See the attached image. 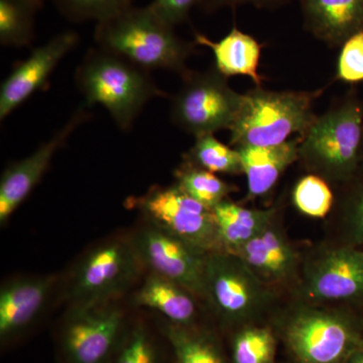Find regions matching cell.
Here are the masks:
<instances>
[{
    "mask_svg": "<svg viewBox=\"0 0 363 363\" xmlns=\"http://www.w3.org/2000/svg\"><path fill=\"white\" fill-rule=\"evenodd\" d=\"M336 79L354 84L363 81V33H357L341 47Z\"/></svg>",
    "mask_w": 363,
    "mask_h": 363,
    "instance_id": "30",
    "label": "cell"
},
{
    "mask_svg": "<svg viewBox=\"0 0 363 363\" xmlns=\"http://www.w3.org/2000/svg\"><path fill=\"white\" fill-rule=\"evenodd\" d=\"M362 161H363V147H362Z\"/></svg>",
    "mask_w": 363,
    "mask_h": 363,
    "instance_id": "35",
    "label": "cell"
},
{
    "mask_svg": "<svg viewBox=\"0 0 363 363\" xmlns=\"http://www.w3.org/2000/svg\"><path fill=\"white\" fill-rule=\"evenodd\" d=\"M276 209H250L224 200L213 208L222 252L235 253L274 218Z\"/></svg>",
    "mask_w": 363,
    "mask_h": 363,
    "instance_id": "21",
    "label": "cell"
},
{
    "mask_svg": "<svg viewBox=\"0 0 363 363\" xmlns=\"http://www.w3.org/2000/svg\"><path fill=\"white\" fill-rule=\"evenodd\" d=\"M58 278L23 276L9 279L0 289V340L6 344L28 330L42 315Z\"/></svg>",
    "mask_w": 363,
    "mask_h": 363,
    "instance_id": "15",
    "label": "cell"
},
{
    "mask_svg": "<svg viewBox=\"0 0 363 363\" xmlns=\"http://www.w3.org/2000/svg\"><path fill=\"white\" fill-rule=\"evenodd\" d=\"M162 332L169 341L177 363H227L216 339L196 326L164 324Z\"/></svg>",
    "mask_w": 363,
    "mask_h": 363,
    "instance_id": "22",
    "label": "cell"
},
{
    "mask_svg": "<svg viewBox=\"0 0 363 363\" xmlns=\"http://www.w3.org/2000/svg\"><path fill=\"white\" fill-rule=\"evenodd\" d=\"M43 0H0V43L4 47L32 44L35 21Z\"/></svg>",
    "mask_w": 363,
    "mask_h": 363,
    "instance_id": "23",
    "label": "cell"
},
{
    "mask_svg": "<svg viewBox=\"0 0 363 363\" xmlns=\"http://www.w3.org/2000/svg\"><path fill=\"white\" fill-rule=\"evenodd\" d=\"M305 292L317 302L363 300V252L343 247L324 252L308 269Z\"/></svg>",
    "mask_w": 363,
    "mask_h": 363,
    "instance_id": "14",
    "label": "cell"
},
{
    "mask_svg": "<svg viewBox=\"0 0 363 363\" xmlns=\"http://www.w3.org/2000/svg\"><path fill=\"white\" fill-rule=\"evenodd\" d=\"M305 30L330 48L363 33V0H300Z\"/></svg>",
    "mask_w": 363,
    "mask_h": 363,
    "instance_id": "16",
    "label": "cell"
},
{
    "mask_svg": "<svg viewBox=\"0 0 363 363\" xmlns=\"http://www.w3.org/2000/svg\"><path fill=\"white\" fill-rule=\"evenodd\" d=\"M130 238L143 269L175 281L196 298L206 301L207 253L145 220Z\"/></svg>",
    "mask_w": 363,
    "mask_h": 363,
    "instance_id": "11",
    "label": "cell"
},
{
    "mask_svg": "<svg viewBox=\"0 0 363 363\" xmlns=\"http://www.w3.org/2000/svg\"><path fill=\"white\" fill-rule=\"evenodd\" d=\"M316 91H271L257 86L243 94L242 104L230 130V145L269 147L303 135L316 119Z\"/></svg>",
    "mask_w": 363,
    "mask_h": 363,
    "instance_id": "4",
    "label": "cell"
},
{
    "mask_svg": "<svg viewBox=\"0 0 363 363\" xmlns=\"http://www.w3.org/2000/svg\"><path fill=\"white\" fill-rule=\"evenodd\" d=\"M126 204L140 211L145 221L203 252H222L213 209L196 201L177 183L155 186Z\"/></svg>",
    "mask_w": 363,
    "mask_h": 363,
    "instance_id": "9",
    "label": "cell"
},
{
    "mask_svg": "<svg viewBox=\"0 0 363 363\" xmlns=\"http://www.w3.org/2000/svg\"><path fill=\"white\" fill-rule=\"evenodd\" d=\"M293 202L301 213L314 218H323L333 205V193L328 182L321 177L309 174L296 184Z\"/></svg>",
    "mask_w": 363,
    "mask_h": 363,
    "instance_id": "27",
    "label": "cell"
},
{
    "mask_svg": "<svg viewBox=\"0 0 363 363\" xmlns=\"http://www.w3.org/2000/svg\"><path fill=\"white\" fill-rule=\"evenodd\" d=\"M75 79L86 106L102 105L123 131L131 130L147 102L167 96L149 71L98 47L85 55Z\"/></svg>",
    "mask_w": 363,
    "mask_h": 363,
    "instance_id": "3",
    "label": "cell"
},
{
    "mask_svg": "<svg viewBox=\"0 0 363 363\" xmlns=\"http://www.w3.org/2000/svg\"><path fill=\"white\" fill-rule=\"evenodd\" d=\"M206 301L226 325L247 323L266 309L272 300L267 284L238 255L207 253Z\"/></svg>",
    "mask_w": 363,
    "mask_h": 363,
    "instance_id": "8",
    "label": "cell"
},
{
    "mask_svg": "<svg viewBox=\"0 0 363 363\" xmlns=\"http://www.w3.org/2000/svg\"><path fill=\"white\" fill-rule=\"evenodd\" d=\"M112 363H162L159 348L147 326L128 328Z\"/></svg>",
    "mask_w": 363,
    "mask_h": 363,
    "instance_id": "28",
    "label": "cell"
},
{
    "mask_svg": "<svg viewBox=\"0 0 363 363\" xmlns=\"http://www.w3.org/2000/svg\"><path fill=\"white\" fill-rule=\"evenodd\" d=\"M143 269L130 236H114L98 243L72 269L67 286L70 308L111 304L130 290Z\"/></svg>",
    "mask_w": 363,
    "mask_h": 363,
    "instance_id": "5",
    "label": "cell"
},
{
    "mask_svg": "<svg viewBox=\"0 0 363 363\" xmlns=\"http://www.w3.org/2000/svg\"><path fill=\"white\" fill-rule=\"evenodd\" d=\"M291 0H203L202 6L207 9H221V7H236L250 4L262 9H278L289 4Z\"/></svg>",
    "mask_w": 363,
    "mask_h": 363,
    "instance_id": "33",
    "label": "cell"
},
{
    "mask_svg": "<svg viewBox=\"0 0 363 363\" xmlns=\"http://www.w3.org/2000/svg\"><path fill=\"white\" fill-rule=\"evenodd\" d=\"M281 333L298 363H345L363 347L357 325L342 313L298 310L286 320Z\"/></svg>",
    "mask_w": 363,
    "mask_h": 363,
    "instance_id": "7",
    "label": "cell"
},
{
    "mask_svg": "<svg viewBox=\"0 0 363 363\" xmlns=\"http://www.w3.org/2000/svg\"><path fill=\"white\" fill-rule=\"evenodd\" d=\"M346 183L352 185L342 202L351 240L354 245H363V178L355 175Z\"/></svg>",
    "mask_w": 363,
    "mask_h": 363,
    "instance_id": "31",
    "label": "cell"
},
{
    "mask_svg": "<svg viewBox=\"0 0 363 363\" xmlns=\"http://www.w3.org/2000/svg\"><path fill=\"white\" fill-rule=\"evenodd\" d=\"M90 118L87 106L79 107L65 125L48 142L43 143L30 156L11 162L0 179V224L4 225L9 217L25 201L33 188L39 184L50 167L56 152L65 145L67 140L81 124Z\"/></svg>",
    "mask_w": 363,
    "mask_h": 363,
    "instance_id": "12",
    "label": "cell"
},
{
    "mask_svg": "<svg viewBox=\"0 0 363 363\" xmlns=\"http://www.w3.org/2000/svg\"><path fill=\"white\" fill-rule=\"evenodd\" d=\"M128 328L121 308H70L60 335L64 363L113 362Z\"/></svg>",
    "mask_w": 363,
    "mask_h": 363,
    "instance_id": "10",
    "label": "cell"
},
{
    "mask_svg": "<svg viewBox=\"0 0 363 363\" xmlns=\"http://www.w3.org/2000/svg\"><path fill=\"white\" fill-rule=\"evenodd\" d=\"M362 147L363 104L351 91L317 116L302 135L298 161L310 174L345 184L360 169Z\"/></svg>",
    "mask_w": 363,
    "mask_h": 363,
    "instance_id": "2",
    "label": "cell"
},
{
    "mask_svg": "<svg viewBox=\"0 0 363 363\" xmlns=\"http://www.w3.org/2000/svg\"><path fill=\"white\" fill-rule=\"evenodd\" d=\"M203 0H154L150 9L167 25L176 28L188 20L191 11Z\"/></svg>",
    "mask_w": 363,
    "mask_h": 363,
    "instance_id": "32",
    "label": "cell"
},
{
    "mask_svg": "<svg viewBox=\"0 0 363 363\" xmlns=\"http://www.w3.org/2000/svg\"><path fill=\"white\" fill-rule=\"evenodd\" d=\"M97 47L130 62L143 70L162 69L183 76L196 44L181 39L150 6L123 9L97 23Z\"/></svg>",
    "mask_w": 363,
    "mask_h": 363,
    "instance_id": "1",
    "label": "cell"
},
{
    "mask_svg": "<svg viewBox=\"0 0 363 363\" xmlns=\"http://www.w3.org/2000/svg\"><path fill=\"white\" fill-rule=\"evenodd\" d=\"M195 296L175 281L147 272L133 302L162 315L169 323L179 326H196L197 306Z\"/></svg>",
    "mask_w": 363,
    "mask_h": 363,
    "instance_id": "20",
    "label": "cell"
},
{
    "mask_svg": "<svg viewBox=\"0 0 363 363\" xmlns=\"http://www.w3.org/2000/svg\"><path fill=\"white\" fill-rule=\"evenodd\" d=\"M60 11L73 21L106 20L133 6V0H54Z\"/></svg>",
    "mask_w": 363,
    "mask_h": 363,
    "instance_id": "29",
    "label": "cell"
},
{
    "mask_svg": "<svg viewBox=\"0 0 363 363\" xmlns=\"http://www.w3.org/2000/svg\"><path fill=\"white\" fill-rule=\"evenodd\" d=\"M194 42L211 50L215 68L226 78L247 76L255 86H262L264 78L259 75V65L262 45L252 35L234 26L218 42H213L200 33H195Z\"/></svg>",
    "mask_w": 363,
    "mask_h": 363,
    "instance_id": "19",
    "label": "cell"
},
{
    "mask_svg": "<svg viewBox=\"0 0 363 363\" xmlns=\"http://www.w3.org/2000/svg\"><path fill=\"white\" fill-rule=\"evenodd\" d=\"M79 42L78 33L67 32L55 35L49 42L35 48L28 58L13 67L0 87V119L21 106L35 92L45 89L48 81L62 59Z\"/></svg>",
    "mask_w": 363,
    "mask_h": 363,
    "instance_id": "13",
    "label": "cell"
},
{
    "mask_svg": "<svg viewBox=\"0 0 363 363\" xmlns=\"http://www.w3.org/2000/svg\"><path fill=\"white\" fill-rule=\"evenodd\" d=\"M301 142L302 135H297L278 145L236 147L247 176L250 199L267 195L284 172L298 161Z\"/></svg>",
    "mask_w": 363,
    "mask_h": 363,
    "instance_id": "18",
    "label": "cell"
},
{
    "mask_svg": "<svg viewBox=\"0 0 363 363\" xmlns=\"http://www.w3.org/2000/svg\"><path fill=\"white\" fill-rule=\"evenodd\" d=\"M277 340L264 327H243L233 340L234 363H274Z\"/></svg>",
    "mask_w": 363,
    "mask_h": 363,
    "instance_id": "26",
    "label": "cell"
},
{
    "mask_svg": "<svg viewBox=\"0 0 363 363\" xmlns=\"http://www.w3.org/2000/svg\"><path fill=\"white\" fill-rule=\"evenodd\" d=\"M345 363H363V347L355 351Z\"/></svg>",
    "mask_w": 363,
    "mask_h": 363,
    "instance_id": "34",
    "label": "cell"
},
{
    "mask_svg": "<svg viewBox=\"0 0 363 363\" xmlns=\"http://www.w3.org/2000/svg\"><path fill=\"white\" fill-rule=\"evenodd\" d=\"M274 219L255 238L233 253L266 284L281 283L292 278L298 266L297 252Z\"/></svg>",
    "mask_w": 363,
    "mask_h": 363,
    "instance_id": "17",
    "label": "cell"
},
{
    "mask_svg": "<svg viewBox=\"0 0 363 363\" xmlns=\"http://www.w3.org/2000/svg\"><path fill=\"white\" fill-rule=\"evenodd\" d=\"M171 100V119L182 130L199 136L230 130L242 104L243 94L234 91L215 67L189 70Z\"/></svg>",
    "mask_w": 363,
    "mask_h": 363,
    "instance_id": "6",
    "label": "cell"
},
{
    "mask_svg": "<svg viewBox=\"0 0 363 363\" xmlns=\"http://www.w3.org/2000/svg\"><path fill=\"white\" fill-rule=\"evenodd\" d=\"M185 161L216 174H243L240 152L219 142L214 135L199 136L184 156Z\"/></svg>",
    "mask_w": 363,
    "mask_h": 363,
    "instance_id": "25",
    "label": "cell"
},
{
    "mask_svg": "<svg viewBox=\"0 0 363 363\" xmlns=\"http://www.w3.org/2000/svg\"><path fill=\"white\" fill-rule=\"evenodd\" d=\"M177 184L196 201L213 209L226 200L233 186L221 180L212 172L184 161L175 172Z\"/></svg>",
    "mask_w": 363,
    "mask_h": 363,
    "instance_id": "24",
    "label": "cell"
}]
</instances>
